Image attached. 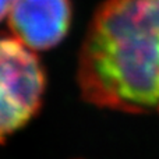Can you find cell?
<instances>
[{"mask_svg":"<svg viewBox=\"0 0 159 159\" xmlns=\"http://www.w3.org/2000/svg\"><path fill=\"white\" fill-rule=\"evenodd\" d=\"M82 98L126 113H159V0H107L82 41Z\"/></svg>","mask_w":159,"mask_h":159,"instance_id":"obj_1","label":"cell"},{"mask_svg":"<svg viewBox=\"0 0 159 159\" xmlns=\"http://www.w3.org/2000/svg\"><path fill=\"white\" fill-rule=\"evenodd\" d=\"M45 71L32 49L17 38H0V144L38 113Z\"/></svg>","mask_w":159,"mask_h":159,"instance_id":"obj_2","label":"cell"},{"mask_svg":"<svg viewBox=\"0 0 159 159\" xmlns=\"http://www.w3.org/2000/svg\"><path fill=\"white\" fill-rule=\"evenodd\" d=\"M8 27L14 38L32 50H48L64 39L70 30V0H13Z\"/></svg>","mask_w":159,"mask_h":159,"instance_id":"obj_3","label":"cell"},{"mask_svg":"<svg viewBox=\"0 0 159 159\" xmlns=\"http://www.w3.org/2000/svg\"><path fill=\"white\" fill-rule=\"evenodd\" d=\"M11 2H13V0H0V21L8 14Z\"/></svg>","mask_w":159,"mask_h":159,"instance_id":"obj_4","label":"cell"}]
</instances>
